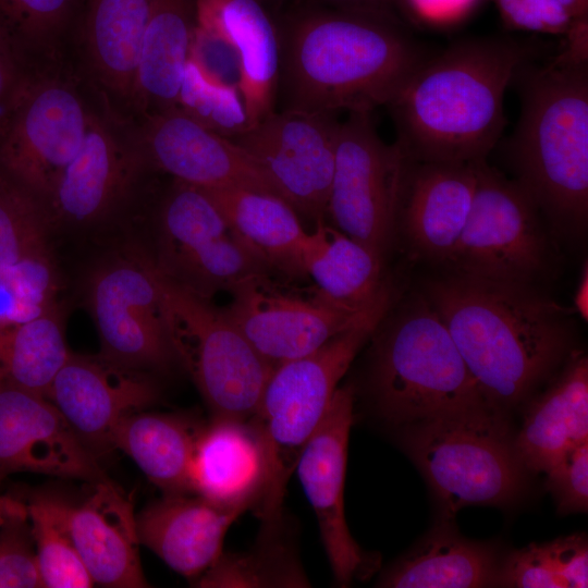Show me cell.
Returning <instances> with one entry per match:
<instances>
[{
    "mask_svg": "<svg viewBox=\"0 0 588 588\" xmlns=\"http://www.w3.org/2000/svg\"><path fill=\"white\" fill-rule=\"evenodd\" d=\"M275 23L279 111L372 112L430 57L387 11L307 1Z\"/></svg>",
    "mask_w": 588,
    "mask_h": 588,
    "instance_id": "1",
    "label": "cell"
},
{
    "mask_svg": "<svg viewBox=\"0 0 588 588\" xmlns=\"http://www.w3.org/2000/svg\"><path fill=\"white\" fill-rule=\"evenodd\" d=\"M422 296L454 341L483 399L502 412L523 401L567 356V311L532 284L450 272Z\"/></svg>",
    "mask_w": 588,
    "mask_h": 588,
    "instance_id": "2",
    "label": "cell"
},
{
    "mask_svg": "<svg viewBox=\"0 0 588 588\" xmlns=\"http://www.w3.org/2000/svg\"><path fill=\"white\" fill-rule=\"evenodd\" d=\"M531 59L532 47L507 37L462 39L430 54L388 105L396 143L417 161L487 159L505 125V90Z\"/></svg>",
    "mask_w": 588,
    "mask_h": 588,
    "instance_id": "3",
    "label": "cell"
},
{
    "mask_svg": "<svg viewBox=\"0 0 588 588\" xmlns=\"http://www.w3.org/2000/svg\"><path fill=\"white\" fill-rule=\"evenodd\" d=\"M520 115L509 156L515 180L555 229L577 234L588 218V54L567 47L517 74Z\"/></svg>",
    "mask_w": 588,
    "mask_h": 588,
    "instance_id": "4",
    "label": "cell"
},
{
    "mask_svg": "<svg viewBox=\"0 0 588 588\" xmlns=\"http://www.w3.org/2000/svg\"><path fill=\"white\" fill-rule=\"evenodd\" d=\"M389 320L376 336L369 375L370 393L384 420L406 426L487 403L422 295Z\"/></svg>",
    "mask_w": 588,
    "mask_h": 588,
    "instance_id": "5",
    "label": "cell"
},
{
    "mask_svg": "<svg viewBox=\"0 0 588 588\" xmlns=\"http://www.w3.org/2000/svg\"><path fill=\"white\" fill-rule=\"evenodd\" d=\"M388 310L379 309L316 351L272 369L248 418L266 453V483L254 507L261 529L282 526L286 487L298 457L322 421L340 380Z\"/></svg>",
    "mask_w": 588,
    "mask_h": 588,
    "instance_id": "6",
    "label": "cell"
},
{
    "mask_svg": "<svg viewBox=\"0 0 588 588\" xmlns=\"http://www.w3.org/2000/svg\"><path fill=\"white\" fill-rule=\"evenodd\" d=\"M405 427L403 444L446 516L520 494L526 468L502 411L486 403Z\"/></svg>",
    "mask_w": 588,
    "mask_h": 588,
    "instance_id": "7",
    "label": "cell"
},
{
    "mask_svg": "<svg viewBox=\"0 0 588 588\" xmlns=\"http://www.w3.org/2000/svg\"><path fill=\"white\" fill-rule=\"evenodd\" d=\"M159 273L166 324L179 364L212 417L248 419L272 368L222 308Z\"/></svg>",
    "mask_w": 588,
    "mask_h": 588,
    "instance_id": "8",
    "label": "cell"
},
{
    "mask_svg": "<svg viewBox=\"0 0 588 588\" xmlns=\"http://www.w3.org/2000/svg\"><path fill=\"white\" fill-rule=\"evenodd\" d=\"M102 357L148 373L179 364L164 319L160 273L154 257L122 249L98 261L85 283Z\"/></svg>",
    "mask_w": 588,
    "mask_h": 588,
    "instance_id": "9",
    "label": "cell"
},
{
    "mask_svg": "<svg viewBox=\"0 0 588 588\" xmlns=\"http://www.w3.org/2000/svg\"><path fill=\"white\" fill-rule=\"evenodd\" d=\"M540 213L516 181L490 167L487 159L478 161L471 209L444 264L453 273L532 284L549 260Z\"/></svg>",
    "mask_w": 588,
    "mask_h": 588,
    "instance_id": "10",
    "label": "cell"
},
{
    "mask_svg": "<svg viewBox=\"0 0 588 588\" xmlns=\"http://www.w3.org/2000/svg\"><path fill=\"white\" fill-rule=\"evenodd\" d=\"M405 167L403 149L383 142L372 112H350L340 123L327 216L381 259L397 230Z\"/></svg>",
    "mask_w": 588,
    "mask_h": 588,
    "instance_id": "11",
    "label": "cell"
},
{
    "mask_svg": "<svg viewBox=\"0 0 588 588\" xmlns=\"http://www.w3.org/2000/svg\"><path fill=\"white\" fill-rule=\"evenodd\" d=\"M90 117L69 81L37 69L0 137V168L46 204L81 149Z\"/></svg>",
    "mask_w": 588,
    "mask_h": 588,
    "instance_id": "12",
    "label": "cell"
},
{
    "mask_svg": "<svg viewBox=\"0 0 588 588\" xmlns=\"http://www.w3.org/2000/svg\"><path fill=\"white\" fill-rule=\"evenodd\" d=\"M230 293L224 314L272 369L316 351L391 303L389 292L369 308H348L317 290L307 297L283 292L267 273L244 280Z\"/></svg>",
    "mask_w": 588,
    "mask_h": 588,
    "instance_id": "13",
    "label": "cell"
},
{
    "mask_svg": "<svg viewBox=\"0 0 588 588\" xmlns=\"http://www.w3.org/2000/svg\"><path fill=\"white\" fill-rule=\"evenodd\" d=\"M338 114L279 111L231 139L267 172L281 197L316 222L327 216Z\"/></svg>",
    "mask_w": 588,
    "mask_h": 588,
    "instance_id": "14",
    "label": "cell"
},
{
    "mask_svg": "<svg viewBox=\"0 0 588 588\" xmlns=\"http://www.w3.org/2000/svg\"><path fill=\"white\" fill-rule=\"evenodd\" d=\"M353 408V388H338L295 467L315 512L334 580L341 587L367 578L378 565V558L365 552L352 537L345 519L344 482Z\"/></svg>",
    "mask_w": 588,
    "mask_h": 588,
    "instance_id": "15",
    "label": "cell"
},
{
    "mask_svg": "<svg viewBox=\"0 0 588 588\" xmlns=\"http://www.w3.org/2000/svg\"><path fill=\"white\" fill-rule=\"evenodd\" d=\"M144 118L135 142L147 168L204 189L238 187L282 198L250 155L180 109Z\"/></svg>",
    "mask_w": 588,
    "mask_h": 588,
    "instance_id": "16",
    "label": "cell"
},
{
    "mask_svg": "<svg viewBox=\"0 0 588 588\" xmlns=\"http://www.w3.org/2000/svg\"><path fill=\"white\" fill-rule=\"evenodd\" d=\"M160 396L152 373L120 366L101 355L71 353L46 397L83 443L99 457L112 450L115 427Z\"/></svg>",
    "mask_w": 588,
    "mask_h": 588,
    "instance_id": "17",
    "label": "cell"
},
{
    "mask_svg": "<svg viewBox=\"0 0 588 588\" xmlns=\"http://www.w3.org/2000/svg\"><path fill=\"white\" fill-rule=\"evenodd\" d=\"M87 481L109 479L98 457L45 396L0 383V487L15 473Z\"/></svg>",
    "mask_w": 588,
    "mask_h": 588,
    "instance_id": "18",
    "label": "cell"
},
{
    "mask_svg": "<svg viewBox=\"0 0 588 588\" xmlns=\"http://www.w3.org/2000/svg\"><path fill=\"white\" fill-rule=\"evenodd\" d=\"M146 168L135 138L121 137L91 113L81 149L46 203L51 221L77 225L101 221L126 198Z\"/></svg>",
    "mask_w": 588,
    "mask_h": 588,
    "instance_id": "19",
    "label": "cell"
},
{
    "mask_svg": "<svg viewBox=\"0 0 588 588\" xmlns=\"http://www.w3.org/2000/svg\"><path fill=\"white\" fill-rule=\"evenodd\" d=\"M477 163L417 161L406 156L397 228L402 225L418 254L440 262L449 259L471 209Z\"/></svg>",
    "mask_w": 588,
    "mask_h": 588,
    "instance_id": "20",
    "label": "cell"
},
{
    "mask_svg": "<svg viewBox=\"0 0 588 588\" xmlns=\"http://www.w3.org/2000/svg\"><path fill=\"white\" fill-rule=\"evenodd\" d=\"M195 5L196 26L225 42L237 58L249 128L277 110V23L259 0H195Z\"/></svg>",
    "mask_w": 588,
    "mask_h": 588,
    "instance_id": "21",
    "label": "cell"
},
{
    "mask_svg": "<svg viewBox=\"0 0 588 588\" xmlns=\"http://www.w3.org/2000/svg\"><path fill=\"white\" fill-rule=\"evenodd\" d=\"M91 486L82 503H73L70 516L73 541L89 576L103 587H148L132 498L111 479Z\"/></svg>",
    "mask_w": 588,
    "mask_h": 588,
    "instance_id": "22",
    "label": "cell"
},
{
    "mask_svg": "<svg viewBox=\"0 0 588 588\" xmlns=\"http://www.w3.org/2000/svg\"><path fill=\"white\" fill-rule=\"evenodd\" d=\"M242 514L196 493L163 494L136 514L137 534L169 567L196 580L223 552L224 537Z\"/></svg>",
    "mask_w": 588,
    "mask_h": 588,
    "instance_id": "23",
    "label": "cell"
},
{
    "mask_svg": "<svg viewBox=\"0 0 588 588\" xmlns=\"http://www.w3.org/2000/svg\"><path fill=\"white\" fill-rule=\"evenodd\" d=\"M266 476L264 443L249 419L212 417L204 424L191 467L193 493L244 513L258 503Z\"/></svg>",
    "mask_w": 588,
    "mask_h": 588,
    "instance_id": "24",
    "label": "cell"
},
{
    "mask_svg": "<svg viewBox=\"0 0 588 588\" xmlns=\"http://www.w3.org/2000/svg\"><path fill=\"white\" fill-rule=\"evenodd\" d=\"M588 442V360L573 353L563 371L529 406L514 438L524 467L546 471L571 449Z\"/></svg>",
    "mask_w": 588,
    "mask_h": 588,
    "instance_id": "25",
    "label": "cell"
},
{
    "mask_svg": "<svg viewBox=\"0 0 588 588\" xmlns=\"http://www.w3.org/2000/svg\"><path fill=\"white\" fill-rule=\"evenodd\" d=\"M195 27V0H150L133 100L144 117L177 109Z\"/></svg>",
    "mask_w": 588,
    "mask_h": 588,
    "instance_id": "26",
    "label": "cell"
},
{
    "mask_svg": "<svg viewBox=\"0 0 588 588\" xmlns=\"http://www.w3.org/2000/svg\"><path fill=\"white\" fill-rule=\"evenodd\" d=\"M204 189V188H201ZM234 234L270 269L306 275L304 254L309 232L284 199L238 187L204 189Z\"/></svg>",
    "mask_w": 588,
    "mask_h": 588,
    "instance_id": "27",
    "label": "cell"
},
{
    "mask_svg": "<svg viewBox=\"0 0 588 588\" xmlns=\"http://www.w3.org/2000/svg\"><path fill=\"white\" fill-rule=\"evenodd\" d=\"M500 562L490 544L462 537L441 523L379 578L388 588H476L497 586Z\"/></svg>",
    "mask_w": 588,
    "mask_h": 588,
    "instance_id": "28",
    "label": "cell"
},
{
    "mask_svg": "<svg viewBox=\"0 0 588 588\" xmlns=\"http://www.w3.org/2000/svg\"><path fill=\"white\" fill-rule=\"evenodd\" d=\"M203 426L188 415L142 411L120 421L111 445L128 455L163 494L193 493L191 467Z\"/></svg>",
    "mask_w": 588,
    "mask_h": 588,
    "instance_id": "29",
    "label": "cell"
},
{
    "mask_svg": "<svg viewBox=\"0 0 588 588\" xmlns=\"http://www.w3.org/2000/svg\"><path fill=\"white\" fill-rule=\"evenodd\" d=\"M150 0H88L84 41L89 66L109 97L133 105Z\"/></svg>",
    "mask_w": 588,
    "mask_h": 588,
    "instance_id": "30",
    "label": "cell"
},
{
    "mask_svg": "<svg viewBox=\"0 0 588 588\" xmlns=\"http://www.w3.org/2000/svg\"><path fill=\"white\" fill-rule=\"evenodd\" d=\"M383 259L323 220L309 232L304 254L305 274L327 299L366 309L390 292L382 280Z\"/></svg>",
    "mask_w": 588,
    "mask_h": 588,
    "instance_id": "31",
    "label": "cell"
},
{
    "mask_svg": "<svg viewBox=\"0 0 588 588\" xmlns=\"http://www.w3.org/2000/svg\"><path fill=\"white\" fill-rule=\"evenodd\" d=\"M159 270L175 279L212 252L233 231L200 187L174 180L159 209Z\"/></svg>",
    "mask_w": 588,
    "mask_h": 588,
    "instance_id": "32",
    "label": "cell"
},
{
    "mask_svg": "<svg viewBox=\"0 0 588 588\" xmlns=\"http://www.w3.org/2000/svg\"><path fill=\"white\" fill-rule=\"evenodd\" d=\"M70 354L58 305L23 323L0 328V372L16 388L46 397Z\"/></svg>",
    "mask_w": 588,
    "mask_h": 588,
    "instance_id": "33",
    "label": "cell"
},
{
    "mask_svg": "<svg viewBox=\"0 0 588 588\" xmlns=\"http://www.w3.org/2000/svg\"><path fill=\"white\" fill-rule=\"evenodd\" d=\"M25 505L44 587H93L71 532L73 503L59 493L40 490L30 493Z\"/></svg>",
    "mask_w": 588,
    "mask_h": 588,
    "instance_id": "34",
    "label": "cell"
},
{
    "mask_svg": "<svg viewBox=\"0 0 588 588\" xmlns=\"http://www.w3.org/2000/svg\"><path fill=\"white\" fill-rule=\"evenodd\" d=\"M281 528L260 531L250 550L222 552L196 580L203 588H305L310 587L292 546Z\"/></svg>",
    "mask_w": 588,
    "mask_h": 588,
    "instance_id": "35",
    "label": "cell"
},
{
    "mask_svg": "<svg viewBox=\"0 0 588 588\" xmlns=\"http://www.w3.org/2000/svg\"><path fill=\"white\" fill-rule=\"evenodd\" d=\"M497 586L583 588L588 586V547L581 535L530 543L500 562Z\"/></svg>",
    "mask_w": 588,
    "mask_h": 588,
    "instance_id": "36",
    "label": "cell"
},
{
    "mask_svg": "<svg viewBox=\"0 0 588 588\" xmlns=\"http://www.w3.org/2000/svg\"><path fill=\"white\" fill-rule=\"evenodd\" d=\"M74 0H0V36L33 68L54 61Z\"/></svg>",
    "mask_w": 588,
    "mask_h": 588,
    "instance_id": "37",
    "label": "cell"
},
{
    "mask_svg": "<svg viewBox=\"0 0 588 588\" xmlns=\"http://www.w3.org/2000/svg\"><path fill=\"white\" fill-rule=\"evenodd\" d=\"M46 204L0 168V271L48 248Z\"/></svg>",
    "mask_w": 588,
    "mask_h": 588,
    "instance_id": "38",
    "label": "cell"
},
{
    "mask_svg": "<svg viewBox=\"0 0 588 588\" xmlns=\"http://www.w3.org/2000/svg\"><path fill=\"white\" fill-rule=\"evenodd\" d=\"M59 278L49 248L0 271V328L36 318L57 306Z\"/></svg>",
    "mask_w": 588,
    "mask_h": 588,
    "instance_id": "39",
    "label": "cell"
},
{
    "mask_svg": "<svg viewBox=\"0 0 588 588\" xmlns=\"http://www.w3.org/2000/svg\"><path fill=\"white\" fill-rule=\"evenodd\" d=\"M177 109L226 138L248 128L240 88L208 76L191 58L184 70Z\"/></svg>",
    "mask_w": 588,
    "mask_h": 588,
    "instance_id": "40",
    "label": "cell"
},
{
    "mask_svg": "<svg viewBox=\"0 0 588 588\" xmlns=\"http://www.w3.org/2000/svg\"><path fill=\"white\" fill-rule=\"evenodd\" d=\"M44 587L24 504L0 526V588Z\"/></svg>",
    "mask_w": 588,
    "mask_h": 588,
    "instance_id": "41",
    "label": "cell"
},
{
    "mask_svg": "<svg viewBox=\"0 0 588 588\" xmlns=\"http://www.w3.org/2000/svg\"><path fill=\"white\" fill-rule=\"evenodd\" d=\"M544 473L560 514L587 512L588 442L567 451Z\"/></svg>",
    "mask_w": 588,
    "mask_h": 588,
    "instance_id": "42",
    "label": "cell"
},
{
    "mask_svg": "<svg viewBox=\"0 0 588 588\" xmlns=\"http://www.w3.org/2000/svg\"><path fill=\"white\" fill-rule=\"evenodd\" d=\"M503 22L513 29L565 35L574 19L558 0H493Z\"/></svg>",
    "mask_w": 588,
    "mask_h": 588,
    "instance_id": "43",
    "label": "cell"
},
{
    "mask_svg": "<svg viewBox=\"0 0 588 588\" xmlns=\"http://www.w3.org/2000/svg\"><path fill=\"white\" fill-rule=\"evenodd\" d=\"M37 69L24 61L0 36V137Z\"/></svg>",
    "mask_w": 588,
    "mask_h": 588,
    "instance_id": "44",
    "label": "cell"
},
{
    "mask_svg": "<svg viewBox=\"0 0 588 588\" xmlns=\"http://www.w3.org/2000/svg\"><path fill=\"white\" fill-rule=\"evenodd\" d=\"M417 22L430 26H449L467 17L481 0H399Z\"/></svg>",
    "mask_w": 588,
    "mask_h": 588,
    "instance_id": "45",
    "label": "cell"
},
{
    "mask_svg": "<svg viewBox=\"0 0 588 588\" xmlns=\"http://www.w3.org/2000/svg\"><path fill=\"white\" fill-rule=\"evenodd\" d=\"M328 7L343 9L377 10L389 12V5L394 0H307Z\"/></svg>",
    "mask_w": 588,
    "mask_h": 588,
    "instance_id": "46",
    "label": "cell"
},
{
    "mask_svg": "<svg viewBox=\"0 0 588 588\" xmlns=\"http://www.w3.org/2000/svg\"><path fill=\"white\" fill-rule=\"evenodd\" d=\"M576 311L584 320L588 318V268L585 264L574 297Z\"/></svg>",
    "mask_w": 588,
    "mask_h": 588,
    "instance_id": "47",
    "label": "cell"
},
{
    "mask_svg": "<svg viewBox=\"0 0 588 588\" xmlns=\"http://www.w3.org/2000/svg\"><path fill=\"white\" fill-rule=\"evenodd\" d=\"M574 20L588 17V0H558Z\"/></svg>",
    "mask_w": 588,
    "mask_h": 588,
    "instance_id": "48",
    "label": "cell"
},
{
    "mask_svg": "<svg viewBox=\"0 0 588 588\" xmlns=\"http://www.w3.org/2000/svg\"><path fill=\"white\" fill-rule=\"evenodd\" d=\"M24 504V501L0 492V526L7 516Z\"/></svg>",
    "mask_w": 588,
    "mask_h": 588,
    "instance_id": "49",
    "label": "cell"
},
{
    "mask_svg": "<svg viewBox=\"0 0 588 588\" xmlns=\"http://www.w3.org/2000/svg\"><path fill=\"white\" fill-rule=\"evenodd\" d=\"M267 9L273 8L277 9L283 0H259Z\"/></svg>",
    "mask_w": 588,
    "mask_h": 588,
    "instance_id": "50",
    "label": "cell"
},
{
    "mask_svg": "<svg viewBox=\"0 0 588 588\" xmlns=\"http://www.w3.org/2000/svg\"><path fill=\"white\" fill-rule=\"evenodd\" d=\"M2 381H3V379H2V376H1V372H0V383H1Z\"/></svg>",
    "mask_w": 588,
    "mask_h": 588,
    "instance_id": "51",
    "label": "cell"
}]
</instances>
